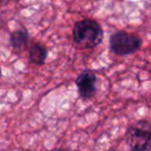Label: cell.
<instances>
[{"label":"cell","instance_id":"277c9868","mask_svg":"<svg viewBox=\"0 0 151 151\" xmlns=\"http://www.w3.org/2000/svg\"><path fill=\"white\" fill-rule=\"evenodd\" d=\"M96 73L91 69H85L76 79L78 92L83 101L92 99L96 93Z\"/></svg>","mask_w":151,"mask_h":151},{"label":"cell","instance_id":"8992f818","mask_svg":"<svg viewBox=\"0 0 151 151\" xmlns=\"http://www.w3.org/2000/svg\"><path fill=\"white\" fill-rule=\"evenodd\" d=\"M48 49L42 44H33L29 49V59L30 62L35 65H42L48 57Z\"/></svg>","mask_w":151,"mask_h":151},{"label":"cell","instance_id":"52a82bcc","mask_svg":"<svg viewBox=\"0 0 151 151\" xmlns=\"http://www.w3.org/2000/svg\"><path fill=\"white\" fill-rule=\"evenodd\" d=\"M9 1H11V0H0V6L2 4H5V3L9 2Z\"/></svg>","mask_w":151,"mask_h":151},{"label":"cell","instance_id":"7a4b0ae2","mask_svg":"<svg viewBox=\"0 0 151 151\" xmlns=\"http://www.w3.org/2000/svg\"><path fill=\"white\" fill-rule=\"evenodd\" d=\"M110 50L117 56H127L138 52L142 47V40L137 34L117 31L110 36Z\"/></svg>","mask_w":151,"mask_h":151},{"label":"cell","instance_id":"ba28073f","mask_svg":"<svg viewBox=\"0 0 151 151\" xmlns=\"http://www.w3.org/2000/svg\"><path fill=\"white\" fill-rule=\"evenodd\" d=\"M0 76H1V69H0Z\"/></svg>","mask_w":151,"mask_h":151},{"label":"cell","instance_id":"6da1fadb","mask_svg":"<svg viewBox=\"0 0 151 151\" xmlns=\"http://www.w3.org/2000/svg\"><path fill=\"white\" fill-rule=\"evenodd\" d=\"M73 38L76 46L80 49H93L103 42L104 30L95 20L84 19L75 23Z\"/></svg>","mask_w":151,"mask_h":151},{"label":"cell","instance_id":"3957f363","mask_svg":"<svg viewBox=\"0 0 151 151\" xmlns=\"http://www.w3.org/2000/svg\"><path fill=\"white\" fill-rule=\"evenodd\" d=\"M126 142L130 151L151 150V127L147 122L140 121L126 132Z\"/></svg>","mask_w":151,"mask_h":151},{"label":"cell","instance_id":"5b68a950","mask_svg":"<svg viewBox=\"0 0 151 151\" xmlns=\"http://www.w3.org/2000/svg\"><path fill=\"white\" fill-rule=\"evenodd\" d=\"M29 42V34L26 28L21 27L15 30L11 34V45L14 51L17 53H21L27 49Z\"/></svg>","mask_w":151,"mask_h":151}]
</instances>
